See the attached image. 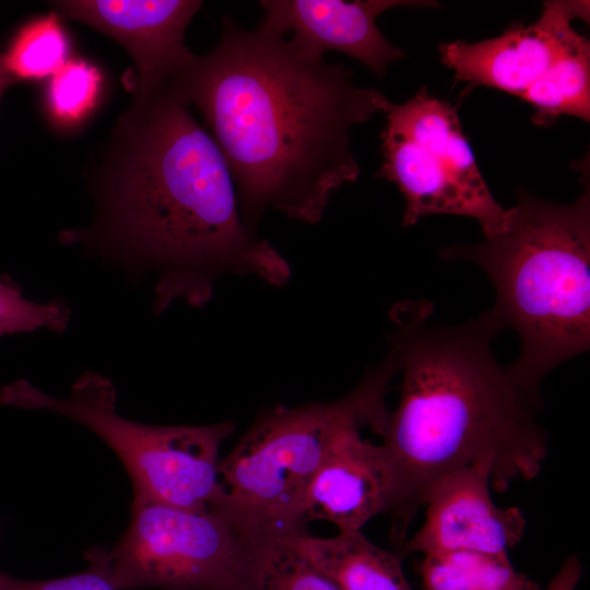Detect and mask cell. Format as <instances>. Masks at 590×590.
<instances>
[{"mask_svg": "<svg viewBox=\"0 0 590 590\" xmlns=\"http://www.w3.org/2000/svg\"><path fill=\"white\" fill-rule=\"evenodd\" d=\"M164 88L200 110L252 229L268 210L318 223L332 196L359 176L351 128L391 104L380 91L357 85L343 64L229 16L217 45Z\"/></svg>", "mask_w": 590, "mask_h": 590, "instance_id": "obj_1", "label": "cell"}, {"mask_svg": "<svg viewBox=\"0 0 590 590\" xmlns=\"http://www.w3.org/2000/svg\"><path fill=\"white\" fill-rule=\"evenodd\" d=\"M117 135L97 235L156 271V310L203 306L225 275L288 281L287 261L244 222L227 163L184 102L165 88L135 95Z\"/></svg>", "mask_w": 590, "mask_h": 590, "instance_id": "obj_2", "label": "cell"}, {"mask_svg": "<svg viewBox=\"0 0 590 590\" xmlns=\"http://www.w3.org/2000/svg\"><path fill=\"white\" fill-rule=\"evenodd\" d=\"M426 302L390 310V352L401 371L400 399L380 434L394 491V533L404 536L437 479L485 467L505 492L541 471L547 440L535 420L542 400L524 392L495 359L500 332L485 312L456 327L430 320Z\"/></svg>", "mask_w": 590, "mask_h": 590, "instance_id": "obj_3", "label": "cell"}, {"mask_svg": "<svg viewBox=\"0 0 590 590\" xmlns=\"http://www.w3.org/2000/svg\"><path fill=\"white\" fill-rule=\"evenodd\" d=\"M582 181L581 194L565 205L518 190L500 234L440 251L474 262L492 281L496 302L486 312L521 342L508 373L536 399L543 378L590 345V187Z\"/></svg>", "mask_w": 590, "mask_h": 590, "instance_id": "obj_4", "label": "cell"}, {"mask_svg": "<svg viewBox=\"0 0 590 590\" xmlns=\"http://www.w3.org/2000/svg\"><path fill=\"white\" fill-rule=\"evenodd\" d=\"M398 373L386 359L345 397L263 412L219 462L216 509L246 534L304 531L300 522L311 481L340 434L353 424L384 429L386 394Z\"/></svg>", "mask_w": 590, "mask_h": 590, "instance_id": "obj_5", "label": "cell"}, {"mask_svg": "<svg viewBox=\"0 0 590 590\" xmlns=\"http://www.w3.org/2000/svg\"><path fill=\"white\" fill-rule=\"evenodd\" d=\"M0 401L66 415L94 432L129 474L133 497L192 510H214L220 496L219 450L232 422L202 426L141 424L117 413V392L106 377L86 371L66 398L52 397L26 380L0 390Z\"/></svg>", "mask_w": 590, "mask_h": 590, "instance_id": "obj_6", "label": "cell"}, {"mask_svg": "<svg viewBox=\"0 0 590 590\" xmlns=\"http://www.w3.org/2000/svg\"><path fill=\"white\" fill-rule=\"evenodd\" d=\"M386 114L377 177L403 194V226L451 214L476 220L485 238L507 227L510 208L500 205L485 182L456 108L422 87L405 103H391Z\"/></svg>", "mask_w": 590, "mask_h": 590, "instance_id": "obj_7", "label": "cell"}, {"mask_svg": "<svg viewBox=\"0 0 590 590\" xmlns=\"http://www.w3.org/2000/svg\"><path fill=\"white\" fill-rule=\"evenodd\" d=\"M247 538L217 510L133 497L130 522L105 554L119 590H239Z\"/></svg>", "mask_w": 590, "mask_h": 590, "instance_id": "obj_8", "label": "cell"}, {"mask_svg": "<svg viewBox=\"0 0 590 590\" xmlns=\"http://www.w3.org/2000/svg\"><path fill=\"white\" fill-rule=\"evenodd\" d=\"M576 19L589 20L588 1H545L534 23H514L500 36L481 42L442 43L440 59L459 81L520 97L579 35L573 27Z\"/></svg>", "mask_w": 590, "mask_h": 590, "instance_id": "obj_9", "label": "cell"}, {"mask_svg": "<svg viewBox=\"0 0 590 590\" xmlns=\"http://www.w3.org/2000/svg\"><path fill=\"white\" fill-rule=\"evenodd\" d=\"M491 472L473 465L434 481L423 493L426 508L421 529L406 542L403 555L451 552L508 554L522 538L526 518L518 507H498L491 496Z\"/></svg>", "mask_w": 590, "mask_h": 590, "instance_id": "obj_10", "label": "cell"}, {"mask_svg": "<svg viewBox=\"0 0 590 590\" xmlns=\"http://www.w3.org/2000/svg\"><path fill=\"white\" fill-rule=\"evenodd\" d=\"M58 12L118 42L133 58L135 95L166 86L194 57L184 43L202 5L194 0H75L54 3Z\"/></svg>", "mask_w": 590, "mask_h": 590, "instance_id": "obj_11", "label": "cell"}, {"mask_svg": "<svg viewBox=\"0 0 590 590\" xmlns=\"http://www.w3.org/2000/svg\"><path fill=\"white\" fill-rule=\"evenodd\" d=\"M261 25L290 35L303 52L323 58L326 51L345 54L384 76L405 54L377 26V17L397 7H438L436 1L403 0H263Z\"/></svg>", "mask_w": 590, "mask_h": 590, "instance_id": "obj_12", "label": "cell"}, {"mask_svg": "<svg viewBox=\"0 0 590 590\" xmlns=\"http://www.w3.org/2000/svg\"><path fill=\"white\" fill-rule=\"evenodd\" d=\"M365 425L345 428L307 491L300 522L327 520L340 531H361L375 516L392 514L393 479L381 445L364 439Z\"/></svg>", "mask_w": 590, "mask_h": 590, "instance_id": "obj_13", "label": "cell"}, {"mask_svg": "<svg viewBox=\"0 0 590 590\" xmlns=\"http://www.w3.org/2000/svg\"><path fill=\"white\" fill-rule=\"evenodd\" d=\"M280 536L341 590H413L400 554L375 545L361 531L318 538L304 530Z\"/></svg>", "mask_w": 590, "mask_h": 590, "instance_id": "obj_14", "label": "cell"}, {"mask_svg": "<svg viewBox=\"0 0 590 590\" xmlns=\"http://www.w3.org/2000/svg\"><path fill=\"white\" fill-rule=\"evenodd\" d=\"M534 113L532 121L550 126L559 116L590 118V43L579 34L547 72L521 96Z\"/></svg>", "mask_w": 590, "mask_h": 590, "instance_id": "obj_15", "label": "cell"}, {"mask_svg": "<svg viewBox=\"0 0 590 590\" xmlns=\"http://www.w3.org/2000/svg\"><path fill=\"white\" fill-rule=\"evenodd\" d=\"M418 567L424 590H543L512 567L508 554L424 555Z\"/></svg>", "mask_w": 590, "mask_h": 590, "instance_id": "obj_16", "label": "cell"}, {"mask_svg": "<svg viewBox=\"0 0 590 590\" xmlns=\"http://www.w3.org/2000/svg\"><path fill=\"white\" fill-rule=\"evenodd\" d=\"M239 590H341L280 535L247 538Z\"/></svg>", "mask_w": 590, "mask_h": 590, "instance_id": "obj_17", "label": "cell"}, {"mask_svg": "<svg viewBox=\"0 0 590 590\" xmlns=\"http://www.w3.org/2000/svg\"><path fill=\"white\" fill-rule=\"evenodd\" d=\"M69 40L56 14L24 25L2 55L9 73L19 80H39L55 74L67 61Z\"/></svg>", "mask_w": 590, "mask_h": 590, "instance_id": "obj_18", "label": "cell"}, {"mask_svg": "<svg viewBox=\"0 0 590 590\" xmlns=\"http://www.w3.org/2000/svg\"><path fill=\"white\" fill-rule=\"evenodd\" d=\"M101 90L98 70L83 60H68L50 76L46 101L63 123L81 120L95 105Z\"/></svg>", "mask_w": 590, "mask_h": 590, "instance_id": "obj_19", "label": "cell"}, {"mask_svg": "<svg viewBox=\"0 0 590 590\" xmlns=\"http://www.w3.org/2000/svg\"><path fill=\"white\" fill-rule=\"evenodd\" d=\"M70 316L71 310L66 303L32 302L10 279L0 278V337L38 329L63 332Z\"/></svg>", "mask_w": 590, "mask_h": 590, "instance_id": "obj_20", "label": "cell"}, {"mask_svg": "<svg viewBox=\"0 0 590 590\" xmlns=\"http://www.w3.org/2000/svg\"><path fill=\"white\" fill-rule=\"evenodd\" d=\"M84 556L88 563L85 570L55 579L25 580L0 573V590H119L113 580L105 547H91Z\"/></svg>", "mask_w": 590, "mask_h": 590, "instance_id": "obj_21", "label": "cell"}, {"mask_svg": "<svg viewBox=\"0 0 590 590\" xmlns=\"http://www.w3.org/2000/svg\"><path fill=\"white\" fill-rule=\"evenodd\" d=\"M582 573L581 563L576 554L568 556L543 590H576Z\"/></svg>", "mask_w": 590, "mask_h": 590, "instance_id": "obj_22", "label": "cell"}, {"mask_svg": "<svg viewBox=\"0 0 590 590\" xmlns=\"http://www.w3.org/2000/svg\"><path fill=\"white\" fill-rule=\"evenodd\" d=\"M14 82L15 79L7 70L2 60V55H0V101L8 86Z\"/></svg>", "mask_w": 590, "mask_h": 590, "instance_id": "obj_23", "label": "cell"}]
</instances>
